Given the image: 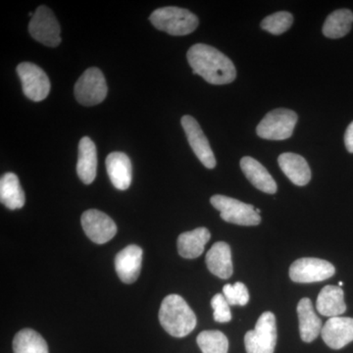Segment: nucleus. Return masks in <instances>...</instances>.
<instances>
[{
    "label": "nucleus",
    "mask_w": 353,
    "mask_h": 353,
    "mask_svg": "<svg viewBox=\"0 0 353 353\" xmlns=\"http://www.w3.org/2000/svg\"><path fill=\"white\" fill-rule=\"evenodd\" d=\"M192 72L212 85H228L236 78V67L232 60L213 46L196 43L187 53Z\"/></svg>",
    "instance_id": "f257e3e1"
},
{
    "label": "nucleus",
    "mask_w": 353,
    "mask_h": 353,
    "mask_svg": "<svg viewBox=\"0 0 353 353\" xmlns=\"http://www.w3.org/2000/svg\"><path fill=\"white\" fill-rule=\"evenodd\" d=\"M159 322L172 336L183 338L196 328V316L182 296L169 294L160 306Z\"/></svg>",
    "instance_id": "f03ea898"
},
{
    "label": "nucleus",
    "mask_w": 353,
    "mask_h": 353,
    "mask_svg": "<svg viewBox=\"0 0 353 353\" xmlns=\"http://www.w3.org/2000/svg\"><path fill=\"white\" fill-rule=\"evenodd\" d=\"M150 20L157 30L171 36H187L196 31L199 24V18L194 13L175 6L153 11Z\"/></svg>",
    "instance_id": "7ed1b4c3"
},
{
    "label": "nucleus",
    "mask_w": 353,
    "mask_h": 353,
    "mask_svg": "<svg viewBox=\"0 0 353 353\" xmlns=\"http://www.w3.org/2000/svg\"><path fill=\"white\" fill-rule=\"evenodd\" d=\"M277 343V323L270 311L260 316L254 330L245 336V345L248 353H274Z\"/></svg>",
    "instance_id": "20e7f679"
},
{
    "label": "nucleus",
    "mask_w": 353,
    "mask_h": 353,
    "mask_svg": "<svg viewBox=\"0 0 353 353\" xmlns=\"http://www.w3.org/2000/svg\"><path fill=\"white\" fill-rule=\"evenodd\" d=\"M297 114L290 109L279 108L270 111L259 123L256 132L259 138L270 141H284L294 134Z\"/></svg>",
    "instance_id": "39448f33"
},
{
    "label": "nucleus",
    "mask_w": 353,
    "mask_h": 353,
    "mask_svg": "<svg viewBox=\"0 0 353 353\" xmlns=\"http://www.w3.org/2000/svg\"><path fill=\"white\" fill-rule=\"evenodd\" d=\"M210 202L213 208L220 211L221 218L231 224L257 226L261 222V217L252 204L221 194L211 197Z\"/></svg>",
    "instance_id": "423d86ee"
},
{
    "label": "nucleus",
    "mask_w": 353,
    "mask_h": 353,
    "mask_svg": "<svg viewBox=\"0 0 353 353\" xmlns=\"http://www.w3.org/2000/svg\"><path fill=\"white\" fill-rule=\"evenodd\" d=\"M77 101L85 106L101 103L108 95V85L103 73L99 68L92 67L77 81L74 88Z\"/></svg>",
    "instance_id": "0eeeda50"
},
{
    "label": "nucleus",
    "mask_w": 353,
    "mask_h": 353,
    "mask_svg": "<svg viewBox=\"0 0 353 353\" xmlns=\"http://www.w3.org/2000/svg\"><path fill=\"white\" fill-rule=\"evenodd\" d=\"M29 32L32 38L44 46L57 48L61 43L60 25L50 8L39 6L29 24Z\"/></svg>",
    "instance_id": "6e6552de"
},
{
    "label": "nucleus",
    "mask_w": 353,
    "mask_h": 353,
    "mask_svg": "<svg viewBox=\"0 0 353 353\" xmlns=\"http://www.w3.org/2000/svg\"><path fill=\"white\" fill-rule=\"evenodd\" d=\"M336 273L334 265L326 260L304 257L297 259L290 267V278L296 283L322 282L333 277Z\"/></svg>",
    "instance_id": "1a4fd4ad"
},
{
    "label": "nucleus",
    "mask_w": 353,
    "mask_h": 353,
    "mask_svg": "<svg viewBox=\"0 0 353 353\" xmlns=\"http://www.w3.org/2000/svg\"><path fill=\"white\" fill-rule=\"evenodd\" d=\"M17 73L28 99L36 102L43 101L50 94V79L38 65L23 62L18 65Z\"/></svg>",
    "instance_id": "9d476101"
},
{
    "label": "nucleus",
    "mask_w": 353,
    "mask_h": 353,
    "mask_svg": "<svg viewBox=\"0 0 353 353\" xmlns=\"http://www.w3.org/2000/svg\"><path fill=\"white\" fill-rule=\"evenodd\" d=\"M81 222L88 238L99 245L112 240L117 233L115 222L105 213L97 209H90L83 212Z\"/></svg>",
    "instance_id": "9b49d317"
},
{
    "label": "nucleus",
    "mask_w": 353,
    "mask_h": 353,
    "mask_svg": "<svg viewBox=\"0 0 353 353\" xmlns=\"http://www.w3.org/2000/svg\"><path fill=\"white\" fill-rule=\"evenodd\" d=\"M181 123H182L183 131L187 134L190 148L194 150L199 161L206 168H215L217 162H216L214 153L211 150L210 143L202 131L201 127L199 126V122L192 116L185 115L182 118Z\"/></svg>",
    "instance_id": "f8f14e48"
},
{
    "label": "nucleus",
    "mask_w": 353,
    "mask_h": 353,
    "mask_svg": "<svg viewBox=\"0 0 353 353\" xmlns=\"http://www.w3.org/2000/svg\"><path fill=\"white\" fill-rule=\"evenodd\" d=\"M143 250L138 245H128L115 257V269L118 277L125 284L138 280L143 263Z\"/></svg>",
    "instance_id": "ddd939ff"
},
{
    "label": "nucleus",
    "mask_w": 353,
    "mask_h": 353,
    "mask_svg": "<svg viewBox=\"0 0 353 353\" xmlns=\"http://www.w3.org/2000/svg\"><path fill=\"white\" fill-rule=\"evenodd\" d=\"M323 341L333 350H341L353 341V318H330L321 331Z\"/></svg>",
    "instance_id": "4468645a"
},
{
    "label": "nucleus",
    "mask_w": 353,
    "mask_h": 353,
    "mask_svg": "<svg viewBox=\"0 0 353 353\" xmlns=\"http://www.w3.org/2000/svg\"><path fill=\"white\" fill-rule=\"evenodd\" d=\"M208 270L218 278L226 280L234 273L231 248L225 241H218L211 246L206 254Z\"/></svg>",
    "instance_id": "2eb2a0df"
},
{
    "label": "nucleus",
    "mask_w": 353,
    "mask_h": 353,
    "mask_svg": "<svg viewBox=\"0 0 353 353\" xmlns=\"http://www.w3.org/2000/svg\"><path fill=\"white\" fill-rule=\"evenodd\" d=\"M240 165L246 179L257 190L269 194H273L277 192V183L268 170L259 161L254 158L245 157L241 158Z\"/></svg>",
    "instance_id": "dca6fc26"
},
{
    "label": "nucleus",
    "mask_w": 353,
    "mask_h": 353,
    "mask_svg": "<svg viewBox=\"0 0 353 353\" xmlns=\"http://www.w3.org/2000/svg\"><path fill=\"white\" fill-rule=\"evenodd\" d=\"M97 152L94 141L83 137L79 143L77 174L85 185H90L97 176Z\"/></svg>",
    "instance_id": "f3484780"
},
{
    "label": "nucleus",
    "mask_w": 353,
    "mask_h": 353,
    "mask_svg": "<svg viewBox=\"0 0 353 353\" xmlns=\"http://www.w3.org/2000/svg\"><path fill=\"white\" fill-rule=\"evenodd\" d=\"M106 170L109 179L117 190H126L132 183V163L127 154L111 152L106 157Z\"/></svg>",
    "instance_id": "a211bd4d"
},
{
    "label": "nucleus",
    "mask_w": 353,
    "mask_h": 353,
    "mask_svg": "<svg viewBox=\"0 0 353 353\" xmlns=\"http://www.w3.org/2000/svg\"><path fill=\"white\" fill-rule=\"evenodd\" d=\"M278 163L285 175L294 185L303 187L310 182V167L301 155L292 152L283 153L278 158Z\"/></svg>",
    "instance_id": "6ab92c4d"
},
{
    "label": "nucleus",
    "mask_w": 353,
    "mask_h": 353,
    "mask_svg": "<svg viewBox=\"0 0 353 353\" xmlns=\"http://www.w3.org/2000/svg\"><path fill=\"white\" fill-rule=\"evenodd\" d=\"M297 315L299 320V333L304 343H311L322 331V321L316 315L313 304L307 297L301 299L297 304Z\"/></svg>",
    "instance_id": "aec40b11"
},
{
    "label": "nucleus",
    "mask_w": 353,
    "mask_h": 353,
    "mask_svg": "<svg viewBox=\"0 0 353 353\" xmlns=\"http://www.w3.org/2000/svg\"><path fill=\"white\" fill-rule=\"evenodd\" d=\"M210 238V232L204 227L185 232L179 236L178 252L183 259H197L203 253L204 248Z\"/></svg>",
    "instance_id": "412c9836"
},
{
    "label": "nucleus",
    "mask_w": 353,
    "mask_h": 353,
    "mask_svg": "<svg viewBox=\"0 0 353 353\" xmlns=\"http://www.w3.org/2000/svg\"><path fill=\"white\" fill-rule=\"evenodd\" d=\"M343 290L336 285H326L323 288L317 297L316 308L318 312L327 317H339L345 312L347 305L343 299Z\"/></svg>",
    "instance_id": "4be33fe9"
},
{
    "label": "nucleus",
    "mask_w": 353,
    "mask_h": 353,
    "mask_svg": "<svg viewBox=\"0 0 353 353\" xmlns=\"http://www.w3.org/2000/svg\"><path fill=\"white\" fill-rule=\"evenodd\" d=\"M0 201L11 210L22 208L25 205V192L15 174L6 173L0 179Z\"/></svg>",
    "instance_id": "5701e85b"
},
{
    "label": "nucleus",
    "mask_w": 353,
    "mask_h": 353,
    "mask_svg": "<svg viewBox=\"0 0 353 353\" xmlns=\"http://www.w3.org/2000/svg\"><path fill=\"white\" fill-rule=\"evenodd\" d=\"M353 13L348 9H340L330 14L323 25V34L329 39H341L352 30Z\"/></svg>",
    "instance_id": "b1692460"
},
{
    "label": "nucleus",
    "mask_w": 353,
    "mask_h": 353,
    "mask_svg": "<svg viewBox=\"0 0 353 353\" xmlns=\"http://www.w3.org/2000/svg\"><path fill=\"white\" fill-rule=\"evenodd\" d=\"M14 353H50L46 340L32 329L21 330L14 336Z\"/></svg>",
    "instance_id": "393cba45"
},
{
    "label": "nucleus",
    "mask_w": 353,
    "mask_h": 353,
    "mask_svg": "<svg viewBox=\"0 0 353 353\" xmlns=\"http://www.w3.org/2000/svg\"><path fill=\"white\" fill-rule=\"evenodd\" d=\"M196 341L202 353H228L229 350V341L220 331L201 332Z\"/></svg>",
    "instance_id": "a878e982"
},
{
    "label": "nucleus",
    "mask_w": 353,
    "mask_h": 353,
    "mask_svg": "<svg viewBox=\"0 0 353 353\" xmlns=\"http://www.w3.org/2000/svg\"><path fill=\"white\" fill-rule=\"evenodd\" d=\"M292 23H294V16L290 12L281 11V12H276L264 18L260 26L264 31L278 36V34H282L287 32L292 27Z\"/></svg>",
    "instance_id": "bb28decb"
},
{
    "label": "nucleus",
    "mask_w": 353,
    "mask_h": 353,
    "mask_svg": "<svg viewBox=\"0 0 353 353\" xmlns=\"http://www.w3.org/2000/svg\"><path fill=\"white\" fill-rule=\"evenodd\" d=\"M223 294L230 306H245L250 301V292H248V288L241 282L234 285H225L223 288Z\"/></svg>",
    "instance_id": "cd10ccee"
},
{
    "label": "nucleus",
    "mask_w": 353,
    "mask_h": 353,
    "mask_svg": "<svg viewBox=\"0 0 353 353\" xmlns=\"http://www.w3.org/2000/svg\"><path fill=\"white\" fill-rule=\"evenodd\" d=\"M211 306H212L213 316L214 320L218 323H227L232 320L231 309L230 304L228 303L224 294H217L211 299Z\"/></svg>",
    "instance_id": "c85d7f7f"
},
{
    "label": "nucleus",
    "mask_w": 353,
    "mask_h": 353,
    "mask_svg": "<svg viewBox=\"0 0 353 353\" xmlns=\"http://www.w3.org/2000/svg\"><path fill=\"white\" fill-rule=\"evenodd\" d=\"M345 145L347 152L353 153V122L350 123L345 134Z\"/></svg>",
    "instance_id": "c756f323"
},
{
    "label": "nucleus",
    "mask_w": 353,
    "mask_h": 353,
    "mask_svg": "<svg viewBox=\"0 0 353 353\" xmlns=\"http://www.w3.org/2000/svg\"><path fill=\"white\" fill-rule=\"evenodd\" d=\"M255 210H256V212L259 213V214L260 215V212H261V210H260V209L259 208L255 209Z\"/></svg>",
    "instance_id": "7c9ffc66"
},
{
    "label": "nucleus",
    "mask_w": 353,
    "mask_h": 353,
    "mask_svg": "<svg viewBox=\"0 0 353 353\" xmlns=\"http://www.w3.org/2000/svg\"><path fill=\"white\" fill-rule=\"evenodd\" d=\"M343 282L339 283V287H343Z\"/></svg>",
    "instance_id": "2f4dec72"
}]
</instances>
